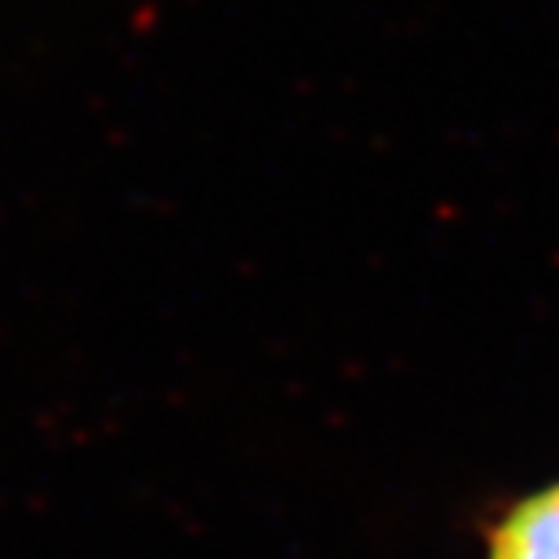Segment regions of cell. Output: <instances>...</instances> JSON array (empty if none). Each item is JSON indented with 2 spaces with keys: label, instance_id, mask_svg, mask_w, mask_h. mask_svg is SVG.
Here are the masks:
<instances>
[{
  "label": "cell",
  "instance_id": "obj_1",
  "mask_svg": "<svg viewBox=\"0 0 559 559\" xmlns=\"http://www.w3.org/2000/svg\"><path fill=\"white\" fill-rule=\"evenodd\" d=\"M490 559H559V484L523 498L498 523Z\"/></svg>",
  "mask_w": 559,
  "mask_h": 559
}]
</instances>
